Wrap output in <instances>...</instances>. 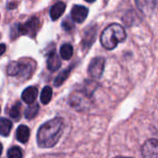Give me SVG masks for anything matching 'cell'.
Masks as SVG:
<instances>
[{
    "mask_svg": "<svg viewBox=\"0 0 158 158\" xmlns=\"http://www.w3.org/2000/svg\"><path fill=\"white\" fill-rule=\"evenodd\" d=\"M91 36H93V37H94L95 36V30H92V31H89V37H91ZM93 40L90 38V40L89 41H84V44H88V45H91L92 44H93Z\"/></svg>",
    "mask_w": 158,
    "mask_h": 158,
    "instance_id": "22",
    "label": "cell"
},
{
    "mask_svg": "<svg viewBox=\"0 0 158 158\" xmlns=\"http://www.w3.org/2000/svg\"><path fill=\"white\" fill-rule=\"evenodd\" d=\"M20 70H21V66L19 63L16 61L10 62L6 68V72L9 76H16L19 73Z\"/></svg>",
    "mask_w": 158,
    "mask_h": 158,
    "instance_id": "17",
    "label": "cell"
},
{
    "mask_svg": "<svg viewBox=\"0 0 158 158\" xmlns=\"http://www.w3.org/2000/svg\"><path fill=\"white\" fill-rule=\"evenodd\" d=\"M106 60L104 57H94L89 64L88 73L93 79L101 78L105 69Z\"/></svg>",
    "mask_w": 158,
    "mask_h": 158,
    "instance_id": "3",
    "label": "cell"
},
{
    "mask_svg": "<svg viewBox=\"0 0 158 158\" xmlns=\"http://www.w3.org/2000/svg\"><path fill=\"white\" fill-rule=\"evenodd\" d=\"M37 94H38V90L36 87L34 86H30L28 88H26L22 94H21V99L24 103L28 104V105H31V104H33L34 101L36 100V97H37Z\"/></svg>",
    "mask_w": 158,
    "mask_h": 158,
    "instance_id": "8",
    "label": "cell"
},
{
    "mask_svg": "<svg viewBox=\"0 0 158 158\" xmlns=\"http://www.w3.org/2000/svg\"><path fill=\"white\" fill-rule=\"evenodd\" d=\"M70 70H71V68H69L68 69H65V70H63L61 73H59L58 75H57V77L55 79V81H54V84H55V86H60L67 79H68V77L69 76V73H70Z\"/></svg>",
    "mask_w": 158,
    "mask_h": 158,
    "instance_id": "18",
    "label": "cell"
},
{
    "mask_svg": "<svg viewBox=\"0 0 158 158\" xmlns=\"http://www.w3.org/2000/svg\"><path fill=\"white\" fill-rule=\"evenodd\" d=\"M2 151H3V146H2V144L0 143V156H1V154H2Z\"/></svg>",
    "mask_w": 158,
    "mask_h": 158,
    "instance_id": "24",
    "label": "cell"
},
{
    "mask_svg": "<svg viewBox=\"0 0 158 158\" xmlns=\"http://www.w3.org/2000/svg\"><path fill=\"white\" fill-rule=\"evenodd\" d=\"M39 27V19L37 18H31L29 19L25 25H19V31L21 34H27L32 31L33 33L36 32Z\"/></svg>",
    "mask_w": 158,
    "mask_h": 158,
    "instance_id": "7",
    "label": "cell"
},
{
    "mask_svg": "<svg viewBox=\"0 0 158 158\" xmlns=\"http://www.w3.org/2000/svg\"><path fill=\"white\" fill-rule=\"evenodd\" d=\"M71 105L73 106H75V108L77 109H84L86 106H88L89 105V96H87L86 94H76L75 95H72L71 97Z\"/></svg>",
    "mask_w": 158,
    "mask_h": 158,
    "instance_id": "9",
    "label": "cell"
},
{
    "mask_svg": "<svg viewBox=\"0 0 158 158\" xmlns=\"http://www.w3.org/2000/svg\"><path fill=\"white\" fill-rule=\"evenodd\" d=\"M52 95H53V91L51 89V87L49 86H45L42 93H41V96H40V99H41V102L44 104V105H47L51 99H52Z\"/></svg>",
    "mask_w": 158,
    "mask_h": 158,
    "instance_id": "16",
    "label": "cell"
},
{
    "mask_svg": "<svg viewBox=\"0 0 158 158\" xmlns=\"http://www.w3.org/2000/svg\"><path fill=\"white\" fill-rule=\"evenodd\" d=\"M127 37L125 29L118 23L109 24L101 33V44L107 49L112 50L117 47L118 43L125 41Z\"/></svg>",
    "mask_w": 158,
    "mask_h": 158,
    "instance_id": "2",
    "label": "cell"
},
{
    "mask_svg": "<svg viewBox=\"0 0 158 158\" xmlns=\"http://www.w3.org/2000/svg\"><path fill=\"white\" fill-rule=\"evenodd\" d=\"M86 2H89V3H93V2H94L95 0H85Z\"/></svg>",
    "mask_w": 158,
    "mask_h": 158,
    "instance_id": "25",
    "label": "cell"
},
{
    "mask_svg": "<svg viewBox=\"0 0 158 158\" xmlns=\"http://www.w3.org/2000/svg\"><path fill=\"white\" fill-rule=\"evenodd\" d=\"M62 26H63V28H64L66 31H71V29L74 28V25H73L72 21H71L70 19H65V20L63 21Z\"/></svg>",
    "mask_w": 158,
    "mask_h": 158,
    "instance_id": "21",
    "label": "cell"
},
{
    "mask_svg": "<svg viewBox=\"0 0 158 158\" xmlns=\"http://www.w3.org/2000/svg\"><path fill=\"white\" fill-rule=\"evenodd\" d=\"M12 129V122L7 118H0V135L8 136L10 131Z\"/></svg>",
    "mask_w": 158,
    "mask_h": 158,
    "instance_id": "13",
    "label": "cell"
},
{
    "mask_svg": "<svg viewBox=\"0 0 158 158\" xmlns=\"http://www.w3.org/2000/svg\"><path fill=\"white\" fill-rule=\"evenodd\" d=\"M64 120L55 118L43 124L37 132V143L41 148H51L56 144L63 133Z\"/></svg>",
    "mask_w": 158,
    "mask_h": 158,
    "instance_id": "1",
    "label": "cell"
},
{
    "mask_svg": "<svg viewBox=\"0 0 158 158\" xmlns=\"http://www.w3.org/2000/svg\"><path fill=\"white\" fill-rule=\"evenodd\" d=\"M143 158H158V141L156 139L147 140L142 147Z\"/></svg>",
    "mask_w": 158,
    "mask_h": 158,
    "instance_id": "4",
    "label": "cell"
},
{
    "mask_svg": "<svg viewBox=\"0 0 158 158\" xmlns=\"http://www.w3.org/2000/svg\"><path fill=\"white\" fill-rule=\"evenodd\" d=\"M61 66V60L56 53H52L47 59V67L51 71L57 70Z\"/></svg>",
    "mask_w": 158,
    "mask_h": 158,
    "instance_id": "12",
    "label": "cell"
},
{
    "mask_svg": "<svg viewBox=\"0 0 158 158\" xmlns=\"http://www.w3.org/2000/svg\"><path fill=\"white\" fill-rule=\"evenodd\" d=\"M73 55V47L69 44H64L60 47V56L63 59L69 60L71 58Z\"/></svg>",
    "mask_w": 158,
    "mask_h": 158,
    "instance_id": "14",
    "label": "cell"
},
{
    "mask_svg": "<svg viewBox=\"0 0 158 158\" xmlns=\"http://www.w3.org/2000/svg\"><path fill=\"white\" fill-rule=\"evenodd\" d=\"M20 108H21V105L19 102H17L9 110V116L11 118H13L14 120H19L20 118Z\"/></svg>",
    "mask_w": 158,
    "mask_h": 158,
    "instance_id": "19",
    "label": "cell"
},
{
    "mask_svg": "<svg viewBox=\"0 0 158 158\" xmlns=\"http://www.w3.org/2000/svg\"><path fill=\"white\" fill-rule=\"evenodd\" d=\"M17 140L21 143H26L30 137V130L25 125H20L18 127L16 131Z\"/></svg>",
    "mask_w": 158,
    "mask_h": 158,
    "instance_id": "11",
    "label": "cell"
},
{
    "mask_svg": "<svg viewBox=\"0 0 158 158\" xmlns=\"http://www.w3.org/2000/svg\"><path fill=\"white\" fill-rule=\"evenodd\" d=\"M89 10L87 7H85L84 6L76 5L71 9V19L77 23H81L86 19Z\"/></svg>",
    "mask_w": 158,
    "mask_h": 158,
    "instance_id": "5",
    "label": "cell"
},
{
    "mask_svg": "<svg viewBox=\"0 0 158 158\" xmlns=\"http://www.w3.org/2000/svg\"><path fill=\"white\" fill-rule=\"evenodd\" d=\"M8 158H22V151L18 146H13L7 151Z\"/></svg>",
    "mask_w": 158,
    "mask_h": 158,
    "instance_id": "20",
    "label": "cell"
},
{
    "mask_svg": "<svg viewBox=\"0 0 158 158\" xmlns=\"http://www.w3.org/2000/svg\"><path fill=\"white\" fill-rule=\"evenodd\" d=\"M6 51V45L5 44H0V56H2Z\"/></svg>",
    "mask_w": 158,
    "mask_h": 158,
    "instance_id": "23",
    "label": "cell"
},
{
    "mask_svg": "<svg viewBox=\"0 0 158 158\" xmlns=\"http://www.w3.org/2000/svg\"><path fill=\"white\" fill-rule=\"evenodd\" d=\"M39 111V105L38 104H31L29 106L25 109L24 115L27 119H32L36 117L37 113Z\"/></svg>",
    "mask_w": 158,
    "mask_h": 158,
    "instance_id": "15",
    "label": "cell"
},
{
    "mask_svg": "<svg viewBox=\"0 0 158 158\" xmlns=\"http://www.w3.org/2000/svg\"><path fill=\"white\" fill-rule=\"evenodd\" d=\"M65 9H66V5H65L64 2H62V1L56 2L51 7V10H50V17H51V19L53 20L58 19L63 15V13L65 12Z\"/></svg>",
    "mask_w": 158,
    "mask_h": 158,
    "instance_id": "10",
    "label": "cell"
},
{
    "mask_svg": "<svg viewBox=\"0 0 158 158\" xmlns=\"http://www.w3.org/2000/svg\"><path fill=\"white\" fill-rule=\"evenodd\" d=\"M135 4L143 14L149 15L155 10L156 6V0H135Z\"/></svg>",
    "mask_w": 158,
    "mask_h": 158,
    "instance_id": "6",
    "label": "cell"
},
{
    "mask_svg": "<svg viewBox=\"0 0 158 158\" xmlns=\"http://www.w3.org/2000/svg\"><path fill=\"white\" fill-rule=\"evenodd\" d=\"M114 158H132V157H124V156H116Z\"/></svg>",
    "mask_w": 158,
    "mask_h": 158,
    "instance_id": "26",
    "label": "cell"
}]
</instances>
